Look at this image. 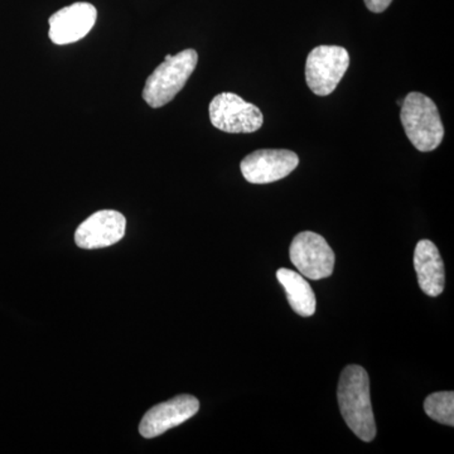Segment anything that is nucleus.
Masks as SVG:
<instances>
[{"label":"nucleus","mask_w":454,"mask_h":454,"mask_svg":"<svg viewBox=\"0 0 454 454\" xmlns=\"http://www.w3.org/2000/svg\"><path fill=\"white\" fill-rule=\"evenodd\" d=\"M337 400L348 428L361 441L372 442L376 437V423L370 399V379L364 367L349 365L343 369Z\"/></svg>","instance_id":"obj_1"},{"label":"nucleus","mask_w":454,"mask_h":454,"mask_svg":"<svg viewBox=\"0 0 454 454\" xmlns=\"http://www.w3.org/2000/svg\"><path fill=\"white\" fill-rule=\"evenodd\" d=\"M403 127L411 145L420 152H432L444 138L438 107L432 98L422 92H409L400 112Z\"/></svg>","instance_id":"obj_2"},{"label":"nucleus","mask_w":454,"mask_h":454,"mask_svg":"<svg viewBox=\"0 0 454 454\" xmlns=\"http://www.w3.org/2000/svg\"><path fill=\"white\" fill-rule=\"evenodd\" d=\"M199 55L195 50H184L177 55L166 56L153 74L146 79L143 98L149 106L158 109L170 103L186 85L196 70Z\"/></svg>","instance_id":"obj_3"},{"label":"nucleus","mask_w":454,"mask_h":454,"mask_svg":"<svg viewBox=\"0 0 454 454\" xmlns=\"http://www.w3.org/2000/svg\"><path fill=\"white\" fill-rule=\"evenodd\" d=\"M348 50L340 46H318L306 62V82L317 97L333 94L348 70Z\"/></svg>","instance_id":"obj_4"},{"label":"nucleus","mask_w":454,"mask_h":454,"mask_svg":"<svg viewBox=\"0 0 454 454\" xmlns=\"http://www.w3.org/2000/svg\"><path fill=\"white\" fill-rule=\"evenodd\" d=\"M208 113L212 125L226 133H254L264 122V116L258 106L232 92H223L215 97Z\"/></svg>","instance_id":"obj_5"},{"label":"nucleus","mask_w":454,"mask_h":454,"mask_svg":"<svg viewBox=\"0 0 454 454\" xmlns=\"http://www.w3.org/2000/svg\"><path fill=\"white\" fill-rule=\"evenodd\" d=\"M289 255L293 265L309 279L321 280L333 276L336 256L324 236L301 232L293 239Z\"/></svg>","instance_id":"obj_6"},{"label":"nucleus","mask_w":454,"mask_h":454,"mask_svg":"<svg viewBox=\"0 0 454 454\" xmlns=\"http://www.w3.org/2000/svg\"><path fill=\"white\" fill-rule=\"evenodd\" d=\"M300 164V158L286 149H259L241 160L244 178L254 184H271L288 177Z\"/></svg>","instance_id":"obj_7"},{"label":"nucleus","mask_w":454,"mask_h":454,"mask_svg":"<svg viewBox=\"0 0 454 454\" xmlns=\"http://www.w3.org/2000/svg\"><path fill=\"white\" fill-rule=\"evenodd\" d=\"M200 402L192 395H178L153 406L140 422L139 432L146 439L155 438L167 430L181 426L199 413Z\"/></svg>","instance_id":"obj_8"},{"label":"nucleus","mask_w":454,"mask_h":454,"mask_svg":"<svg viewBox=\"0 0 454 454\" xmlns=\"http://www.w3.org/2000/svg\"><path fill=\"white\" fill-rule=\"evenodd\" d=\"M127 219L121 212L103 210L83 221L74 232V243L82 249H101L119 243L125 235Z\"/></svg>","instance_id":"obj_9"},{"label":"nucleus","mask_w":454,"mask_h":454,"mask_svg":"<svg viewBox=\"0 0 454 454\" xmlns=\"http://www.w3.org/2000/svg\"><path fill=\"white\" fill-rule=\"evenodd\" d=\"M98 11L90 3H74L51 16L50 40L55 44H70L82 40L97 22Z\"/></svg>","instance_id":"obj_10"},{"label":"nucleus","mask_w":454,"mask_h":454,"mask_svg":"<svg viewBox=\"0 0 454 454\" xmlns=\"http://www.w3.org/2000/svg\"><path fill=\"white\" fill-rule=\"evenodd\" d=\"M414 269L420 289L429 297H438L444 291L446 270L438 247L430 240H420L414 252Z\"/></svg>","instance_id":"obj_11"},{"label":"nucleus","mask_w":454,"mask_h":454,"mask_svg":"<svg viewBox=\"0 0 454 454\" xmlns=\"http://www.w3.org/2000/svg\"><path fill=\"white\" fill-rule=\"evenodd\" d=\"M278 282L282 284L289 304L297 315L310 317L316 312V294L312 286L301 273L282 268L277 271Z\"/></svg>","instance_id":"obj_12"},{"label":"nucleus","mask_w":454,"mask_h":454,"mask_svg":"<svg viewBox=\"0 0 454 454\" xmlns=\"http://www.w3.org/2000/svg\"><path fill=\"white\" fill-rule=\"evenodd\" d=\"M424 411L430 419L444 426H454V393L439 391L427 397Z\"/></svg>","instance_id":"obj_13"},{"label":"nucleus","mask_w":454,"mask_h":454,"mask_svg":"<svg viewBox=\"0 0 454 454\" xmlns=\"http://www.w3.org/2000/svg\"><path fill=\"white\" fill-rule=\"evenodd\" d=\"M393 0H365L367 9L372 13H382L389 8Z\"/></svg>","instance_id":"obj_14"}]
</instances>
